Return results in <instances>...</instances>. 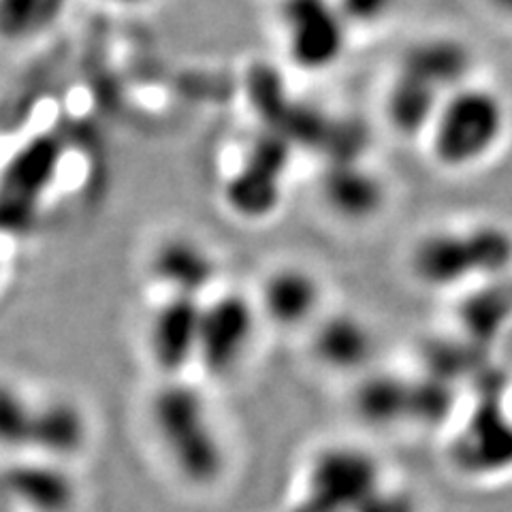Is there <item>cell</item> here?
Listing matches in <instances>:
<instances>
[{"instance_id": "obj_1", "label": "cell", "mask_w": 512, "mask_h": 512, "mask_svg": "<svg viewBox=\"0 0 512 512\" xmlns=\"http://www.w3.org/2000/svg\"><path fill=\"white\" fill-rule=\"evenodd\" d=\"M154 436L169 466L186 485L207 489L227 468V453L205 395L192 384L169 378L148 404Z\"/></svg>"}, {"instance_id": "obj_2", "label": "cell", "mask_w": 512, "mask_h": 512, "mask_svg": "<svg viewBox=\"0 0 512 512\" xmlns=\"http://www.w3.org/2000/svg\"><path fill=\"white\" fill-rule=\"evenodd\" d=\"M510 126L504 96L485 84H466L451 92L427 128L431 158L446 171H470L489 160Z\"/></svg>"}, {"instance_id": "obj_3", "label": "cell", "mask_w": 512, "mask_h": 512, "mask_svg": "<svg viewBox=\"0 0 512 512\" xmlns=\"http://www.w3.org/2000/svg\"><path fill=\"white\" fill-rule=\"evenodd\" d=\"M88 436V416L73 399H35L0 380V451L64 463L84 451Z\"/></svg>"}, {"instance_id": "obj_4", "label": "cell", "mask_w": 512, "mask_h": 512, "mask_svg": "<svg viewBox=\"0 0 512 512\" xmlns=\"http://www.w3.org/2000/svg\"><path fill=\"white\" fill-rule=\"evenodd\" d=\"M512 263V237L495 224L436 231L412 252L414 276L429 286H457L470 278H500Z\"/></svg>"}, {"instance_id": "obj_5", "label": "cell", "mask_w": 512, "mask_h": 512, "mask_svg": "<svg viewBox=\"0 0 512 512\" xmlns=\"http://www.w3.org/2000/svg\"><path fill=\"white\" fill-rule=\"evenodd\" d=\"M280 26L286 54L301 71H327L346 52L350 26L335 0H284Z\"/></svg>"}, {"instance_id": "obj_6", "label": "cell", "mask_w": 512, "mask_h": 512, "mask_svg": "<svg viewBox=\"0 0 512 512\" xmlns=\"http://www.w3.org/2000/svg\"><path fill=\"white\" fill-rule=\"evenodd\" d=\"M256 318V303L239 293L203 303L195 363L207 376L224 378L242 365L254 342Z\"/></svg>"}, {"instance_id": "obj_7", "label": "cell", "mask_w": 512, "mask_h": 512, "mask_svg": "<svg viewBox=\"0 0 512 512\" xmlns=\"http://www.w3.org/2000/svg\"><path fill=\"white\" fill-rule=\"evenodd\" d=\"M203 303L195 297L169 295L148 325V350L158 372L178 378L197 359Z\"/></svg>"}, {"instance_id": "obj_8", "label": "cell", "mask_w": 512, "mask_h": 512, "mask_svg": "<svg viewBox=\"0 0 512 512\" xmlns=\"http://www.w3.org/2000/svg\"><path fill=\"white\" fill-rule=\"evenodd\" d=\"M0 493L28 512H69L77 502L73 478L62 463L28 459L0 474Z\"/></svg>"}, {"instance_id": "obj_9", "label": "cell", "mask_w": 512, "mask_h": 512, "mask_svg": "<svg viewBox=\"0 0 512 512\" xmlns=\"http://www.w3.org/2000/svg\"><path fill=\"white\" fill-rule=\"evenodd\" d=\"M323 297V284L310 269L284 265L265 278L256 310H261L276 327L291 329L310 323Z\"/></svg>"}, {"instance_id": "obj_10", "label": "cell", "mask_w": 512, "mask_h": 512, "mask_svg": "<svg viewBox=\"0 0 512 512\" xmlns=\"http://www.w3.org/2000/svg\"><path fill=\"white\" fill-rule=\"evenodd\" d=\"M472 52L455 37H429L414 43L399 62V71L446 99L448 94L470 84Z\"/></svg>"}, {"instance_id": "obj_11", "label": "cell", "mask_w": 512, "mask_h": 512, "mask_svg": "<svg viewBox=\"0 0 512 512\" xmlns=\"http://www.w3.org/2000/svg\"><path fill=\"white\" fill-rule=\"evenodd\" d=\"M274 146V137L269 143H256L244 167L229 182L227 199L237 214L261 218L276 207L284 156L276 152Z\"/></svg>"}, {"instance_id": "obj_12", "label": "cell", "mask_w": 512, "mask_h": 512, "mask_svg": "<svg viewBox=\"0 0 512 512\" xmlns=\"http://www.w3.org/2000/svg\"><path fill=\"white\" fill-rule=\"evenodd\" d=\"M214 274L212 254L192 237H169L152 254V276L169 288V295L199 299Z\"/></svg>"}, {"instance_id": "obj_13", "label": "cell", "mask_w": 512, "mask_h": 512, "mask_svg": "<svg viewBox=\"0 0 512 512\" xmlns=\"http://www.w3.org/2000/svg\"><path fill=\"white\" fill-rule=\"evenodd\" d=\"M323 197L335 216L344 220H367L382 210L387 201V188L374 171L344 163L327 171Z\"/></svg>"}, {"instance_id": "obj_14", "label": "cell", "mask_w": 512, "mask_h": 512, "mask_svg": "<svg viewBox=\"0 0 512 512\" xmlns=\"http://www.w3.org/2000/svg\"><path fill=\"white\" fill-rule=\"evenodd\" d=\"M442 101V96L434 90H429L419 82H414V79L397 73L393 84L387 90L384 111H387L391 126H395L399 133L425 135Z\"/></svg>"}, {"instance_id": "obj_15", "label": "cell", "mask_w": 512, "mask_h": 512, "mask_svg": "<svg viewBox=\"0 0 512 512\" xmlns=\"http://www.w3.org/2000/svg\"><path fill=\"white\" fill-rule=\"evenodd\" d=\"M316 355L335 367L359 365L361 359L370 355L372 335L359 320L350 316L331 318L316 331Z\"/></svg>"}, {"instance_id": "obj_16", "label": "cell", "mask_w": 512, "mask_h": 512, "mask_svg": "<svg viewBox=\"0 0 512 512\" xmlns=\"http://www.w3.org/2000/svg\"><path fill=\"white\" fill-rule=\"evenodd\" d=\"M404 0H335L346 24L374 28L389 22Z\"/></svg>"}, {"instance_id": "obj_17", "label": "cell", "mask_w": 512, "mask_h": 512, "mask_svg": "<svg viewBox=\"0 0 512 512\" xmlns=\"http://www.w3.org/2000/svg\"><path fill=\"white\" fill-rule=\"evenodd\" d=\"M41 0H0V30L5 35H18L30 24H35V15Z\"/></svg>"}, {"instance_id": "obj_18", "label": "cell", "mask_w": 512, "mask_h": 512, "mask_svg": "<svg viewBox=\"0 0 512 512\" xmlns=\"http://www.w3.org/2000/svg\"><path fill=\"white\" fill-rule=\"evenodd\" d=\"M485 3L493 11H498L500 15H508V18L512 20V0H485Z\"/></svg>"}, {"instance_id": "obj_19", "label": "cell", "mask_w": 512, "mask_h": 512, "mask_svg": "<svg viewBox=\"0 0 512 512\" xmlns=\"http://www.w3.org/2000/svg\"><path fill=\"white\" fill-rule=\"evenodd\" d=\"M111 5H118V7H141L150 3V0H107Z\"/></svg>"}]
</instances>
